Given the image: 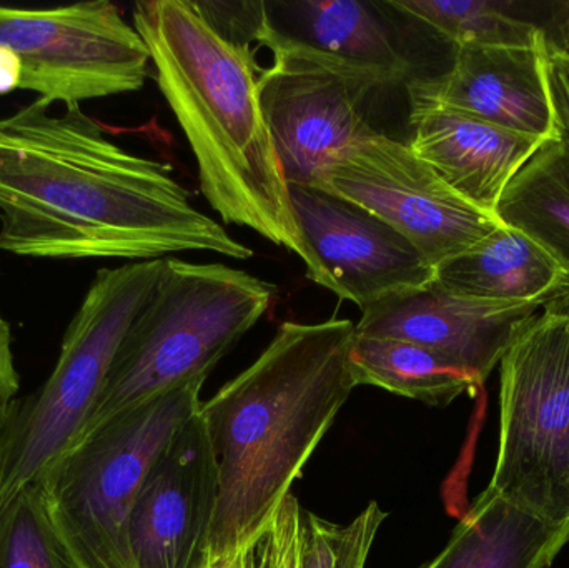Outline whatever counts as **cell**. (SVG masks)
Listing matches in <instances>:
<instances>
[{
	"label": "cell",
	"mask_w": 569,
	"mask_h": 568,
	"mask_svg": "<svg viewBox=\"0 0 569 568\" xmlns=\"http://www.w3.org/2000/svg\"><path fill=\"white\" fill-rule=\"evenodd\" d=\"M33 100L0 117V252L139 259L252 249L192 206L169 167L127 152L80 106Z\"/></svg>",
	"instance_id": "obj_1"
},
{
	"label": "cell",
	"mask_w": 569,
	"mask_h": 568,
	"mask_svg": "<svg viewBox=\"0 0 569 568\" xmlns=\"http://www.w3.org/2000/svg\"><path fill=\"white\" fill-rule=\"evenodd\" d=\"M347 319L283 322L262 356L199 413L219 460L220 494L203 559L257 547L291 486L357 389Z\"/></svg>",
	"instance_id": "obj_2"
},
{
	"label": "cell",
	"mask_w": 569,
	"mask_h": 568,
	"mask_svg": "<svg viewBox=\"0 0 569 568\" xmlns=\"http://www.w3.org/2000/svg\"><path fill=\"white\" fill-rule=\"evenodd\" d=\"M133 27L199 166L200 189L226 223L310 262L259 99L252 46L223 36L190 0L133 6Z\"/></svg>",
	"instance_id": "obj_3"
},
{
	"label": "cell",
	"mask_w": 569,
	"mask_h": 568,
	"mask_svg": "<svg viewBox=\"0 0 569 568\" xmlns=\"http://www.w3.org/2000/svg\"><path fill=\"white\" fill-rule=\"evenodd\" d=\"M276 293V286L246 270L166 259L80 437L190 380L209 379L217 363L269 312Z\"/></svg>",
	"instance_id": "obj_4"
},
{
	"label": "cell",
	"mask_w": 569,
	"mask_h": 568,
	"mask_svg": "<svg viewBox=\"0 0 569 568\" xmlns=\"http://www.w3.org/2000/svg\"><path fill=\"white\" fill-rule=\"evenodd\" d=\"M206 377L126 410L80 437L36 480L53 527L80 568H136L129 519L173 434L199 412Z\"/></svg>",
	"instance_id": "obj_5"
},
{
	"label": "cell",
	"mask_w": 569,
	"mask_h": 568,
	"mask_svg": "<svg viewBox=\"0 0 569 568\" xmlns=\"http://www.w3.org/2000/svg\"><path fill=\"white\" fill-rule=\"evenodd\" d=\"M163 266L166 259L146 260L93 277L52 373L29 399L16 403L0 437V510L82 436L117 350Z\"/></svg>",
	"instance_id": "obj_6"
},
{
	"label": "cell",
	"mask_w": 569,
	"mask_h": 568,
	"mask_svg": "<svg viewBox=\"0 0 569 568\" xmlns=\"http://www.w3.org/2000/svg\"><path fill=\"white\" fill-rule=\"evenodd\" d=\"M490 489L551 524L569 520V317L541 310L500 362Z\"/></svg>",
	"instance_id": "obj_7"
},
{
	"label": "cell",
	"mask_w": 569,
	"mask_h": 568,
	"mask_svg": "<svg viewBox=\"0 0 569 568\" xmlns=\"http://www.w3.org/2000/svg\"><path fill=\"white\" fill-rule=\"evenodd\" d=\"M150 53L119 7L89 0L52 9L0 6V96L30 90L80 106L142 89Z\"/></svg>",
	"instance_id": "obj_8"
},
{
	"label": "cell",
	"mask_w": 569,
	"mask_h": 568,
	"mask_svg": "<svg viewBox=\"0 0 569 568\" xmlns=\"http://www.w3.org/2000/svg\"><path fill=\"white\" fill-rule=\"evenodd\" d=\"M259 76V99L288 186L330 192L331 169L377 132L365 103L385 77L341 60L284 47Z\"/></svg>",
	"instance_id": "obj_9"
},
{
	"label": "cell",
	"mask_w": 569,
	"mask_h": 568,
	"mask_svg": "<svg viewBox=\"0 0 569 568\" xmlns=\"http://www.w3.org/2000/svg\"><path fill=\"white\" fill-rule=\"evenodd\" d=\"M330 192L393 227L433 269L501 226L455 192L408 143L375 132L331 169Z\"/></svg>",
	"instance_id": "obj_10"
},
{
	"label": "cell",
	"mask_w": 569,
	"mask_h": 568,
	"mask_svg": "<svg viewBox=\"0 0 569 568\" xmlns=\"http://www.w3.org/2000/svg\"><path fill=\"white\" fill-rule=\"evenodd\" d=\"M307 277L360 310L433 282L435 269L393 227L368 210L311 187L288 186Z\"/></svg>",
	"instance_id": "obj_11"
},
{
	"label": "cell",
	"mask_w": 569,
	"mask_h": 568,
	"mask_svg": "<svg viewBox=\"0 0 569 568\" xmlns=\"http://www.w3.org/2000/svg\"><path fill=\"white\" fill-rule=\"evenodd\" d=\"M219 460L199 412L150 467L129 519L136 568H199L219 504Z\"/></svg>",
	"instance_id": "obj_12"
},
{
	"label": "cell",
	"mask_w": 569,
	"mask_h": 568,
	"mask_svg": "<svg viewBox=\"0 0 569 568\" xmlns=\"http://www.w3.org/2000/svg\"><path fill=\"white\" fill-rule=\"evenodd\" d=\"M543 306V300L467 299L445 292L431 282L363 307L355 329L358 336L390 337L435 350L485 386L518 333Z\"/></svg>",
	"instance_id": "obj_13"
},
{
	"label": "cell",
	"mask_w": 569,
	"mask_h": 568,
	"mask_svg": "<svg viewBox=\"0 0 569 568\" xmlns=\"http://www.w3.org/2000/svg\"><path fill=\"white\" fill-rule=\"evenodd\" d=\"M408 99L477 117L501 129L557 139L540 47H461L435 77L408 79Z\"/></svg>",
	"instance_id": "obj_14"
},
{
	"label": "cell",
	"mask_w": 569,
	"mask_h": 568,
	"mask_svg": "<svg viewBox=\"0 0 569 568\" xmlns=\"http://www.w3.org/2000/svg\"><path fill=\"white\" fill-rule=\"evenodd\" d=\"M410 127L411 152L455 192L490 213L518 170L548 140L417 100H410Z\"/></svg>",
	"instance_id": "obj_15"
},
{
	"label": "cell",
	"mask_w": 569,
	"mask_h": 568,
	"mask_svg": "<svg viewBox=\"0 0 569 568\" xmlns=\"http://www.w3.org/2000/svg\"><path fill=\"white\" fill-rule=\"evenodd\" d=\"M380 6L357 0L263 2L259 43L267 49L311 50L370 70L388 82H405L411 63L398 49Z\"/></svg>",
	"instance_id": "obj_16"
},
{
	"label": "cell",
	"mask_w": 569,
	"mask_h": 568,
	"mask_svg": "<svg viewBox=\"0 0 569 568\" xmlns=\"http://www.w3.org/2000/svg\"><path fill=\"white\" fill-rule=\"evenodd\" d=\"M568 544L569 520L547 522L487 487L420 568H550Z\"/></svg>",
	"instance_id": "obj_17"
},
{
	"label": "cell",
	"mask_w": 569,
	"mask_h": 568,
	"mask_svg": "<svg viewBox=\"0 0 569 568\" xmlns=\"http://www.w3.org/2000/svg\"><path fill=\"white\" fill-rule=\"evenodd\" d=\"M568 276L540 243L501 223L483 242L438 266L433 283L467 299L547 302Z\"/></svg>",
	"instance_id": "obj_18"
},
{
	"label": "cell",
	"mask_w": 569,
	"mask_h": 568,
	"mask_svg": "<svg viewBox=\"0 0 569 568\" xmlns=\"http://www.w3.org/2000/svg\"><path fill=\"white\" fill-rule=\"evenodd\" d=\"M350 366L357 387H378L430 407H447L483 389L467 369L441 353L390 337L357 333Z\"/></svg>",
	"instance_id": "obj_19"
},
{
	"label": "cell",
	"mask_w": 569,
	"mask_h": 568,
	"mask_svg": "<svg viewBox=\"0 0 569 568\" xmlns=\"http://www.w3.org/2000/svg\"><path fill=\"white\" fill-rule=\"evenodd\" d=\"M495 216L540 243L569 273V152L548 139L511 179Z\"/></svg>",
	"instance_id": "obj_20"
},
{
	"label": "cell",
	"mask_w": 569,
	"mask_h": 568,
	"mask_svg": "<svg viewBox=\"0 0 569 568\" xmlns=\"http://www.w3.org/2000/svg\"><path fill=\"white\" fill-rule=\"evenodd\" d=\"M387 9L417 20L461 47H540L538 23L511 12V2L497 0H388Z\"/></svg>",
	"instance_id": "obj_21"
},
{
	"label": "cell",
	"mask_w": 569,
	"mask_h": 568,
	"mask_svg": "<svg viewBox=\"0 0 569 568\" xmlns=\"http://www.w3.org/2000/svg\"><path fill=\"white\" fill-rule=\"evenodd\" d=\"M0 568H80L57 534L37 482L0 510Z\"/></svg>",
	"instance_id": "obj_22"
},
{
	"label": "cell",
	"mask_w": 569,
	"mask_h": 568,
	"mask_svg": "<svg viewBox=\"0 0 569 568\" xmlns=\"http://www.w3.org/2000/svg\"><path fill=\"white\" fill-rule=\"evenodd\" d=\"M301 510L303 507L291 494L283 500L270 529L257 547L260 568L300 566Z\"/></svg>",
	"instance_id": "obj_23"
},
{
	"label": "cell",
	"mask_w": 569,
	"mask_h": 568,
	"mask_svg": "<svg viewBox=\"0 0 569 568\" xmlns=\"http://www.w3.org/2000/svg\"><path fill=\"white\" fill-rule=\"evenodd\" d=\"M387 517L378 502H370L348 526H341L335 568H365L378 530Z\"/></svg>",
	"instance_id": "obj_24"
},
{
	"label": "cell",
	"mask_w": 569,
	"mask_h": 568,
	"mask_svg": "<svg viewBox=\"0 0 569 568\" xmlns=\"http://www.w3.org/2000/svg\"><path fill=\"white\" fill-rule=\"evenodd\" d=\"M341 526L301 510L300 566L298 568L337 567Z\"/></svg>",
	"instance_id": "obj_25"
},
{
	"label": "cell",
	"mask_w": 569,
	"mask_h": 568,
	"mask_svg": "<svg viewBox=\"0 0 569 568\" xmlns=\"http://www.w3.org/2000/svg\"><path fill=\"white\" fill-rule=\"evenodd\" d=\"M545 69L557 139L569 152V60L545 47Z\"/></svg>",
	"instance_id": "obj_26"
},
{
	"label": "cell",
	"mask_w": 569,
	"mask_h": 568,
	"mask_svg": "<svg viewBox=\"0 0 569 568\" xmlns=\"http://www.w3.org/2000/svg\"><path fill=\"white\" fill-rule=\"evenodd\" d=\"M12 330L0 312V437L12 416L20 389L19 372L13 357Z\"/></svg>",
	"instance_id": "obj_27"
},
{
	"label": "cell",
	"mask_w": 569,
	"mask_h": 568,
	"mask_svg": "<svg viewBox=\"0 0 569 568\" xmlns=\"http://www.w3.org/2000/svg\"><path fill=\"white\" fill-rule=\"evenodd\" d=\"M540 27L545 47L569 60V0L553 3L548 22Z\"/></svg>",
	"instance_id": "obj_28"
},
{
	"label": "cell",
	"mask_w": 569,
	"mask_h": 568,
	"mask_svg": "<svg viewBox=\"0 0 569 568\" xmlns=\"http://www.w3.org/2000/svg\"><path fill=\"white\" fill-rule=\"evenodd\" d=\"M257 547H242L226 556L203 559L199 568H260Z\"/></svg>",
	"instance_id": "obj_29"
},
{
	"label": "cell",
	"mask_w": 569,
	"mask_h": 568,
	"mask_svg": "<svg viewBox=\"0 0 569 568\" xmlns=\"http://www.w3.org/2000/svg\"><path fill=\"white\" fill-rule=\"evenodd\" d=\"M543 309L569 317V276L567 280L555 290L553 296L545 302Z\"/></svg>",
	"instance_id": "obj_30"
}]
</instances>
